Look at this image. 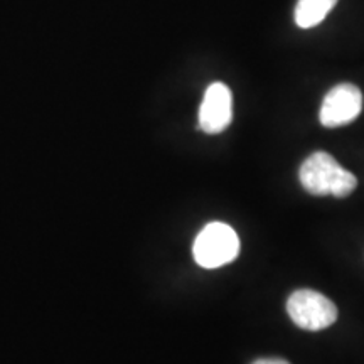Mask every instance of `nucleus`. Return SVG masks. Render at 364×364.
Instances as JSON below:
<instances>
[{
    "mask_svg": "<svg viewBox=\"0 0 364 364\" xmlns=\"http://www.w3.org/2000/svg\"><path fill=\"white\" fill-rule=\"evenodd\" d=\"M363 108V95L358 86L341 83L326 95L322 102L318 120L324 127L336 129L356 120Z\"/></svg>",
    "mask_w": 364,
    "mask_h": 364,
    "instance_id": "obj_4",
    "label": "nucleus"
},
{
    "mask_svg": "<svg viewBox=\"0 0 364 364\" xmlns=\"http://www.w3.org/2000/svg\"><path fill=\"white\" fill-rule=\"evenodd\" d=\"M253 364H290V363L280 358H263V359H258V361H255Z\"/></svg>",
    "mask_w": 364,
    "mask_h": 364,
    "instance_id": "obj_7",
    "label": "nucleus"
},
{
    "mask_svg": "<svg viewBox=\"0 0 364 364\" xmlns=\"http://www.w3.org/2000/svg\"><path fill=\"white\" fill-rule=\"evenodd\" d=\"M338 0H299L295 6V24L302 29H311L321 24Z\"/></svg>",
    "mask_w": 364,
    "mask_h": 364,
    "instance_id": "obj_6",
    "label": "nucleus"
},
{
    "mask_svg": "<svg viewBox=\"0 0 364 364\" xmlns=\"http://www.w3.org/2000/svg\"><path fill=\"white\" fill-rule=\"evenodd\" d=\"M300 184L309 194L346 198L356 189L358 179L353 172L343 169L327 152H314L300 166Z\"/></svg>",
    "mask_w": 364,
    "mask_h": 364,
    "instance_id": "obj_1",
    "label": "nucleus"
},
{
    "mask_svg": "<svg viewBox=\"0 0 364 364\" xmlns=\"http://www.w3.org/2000/svg\"><path fill=\"white\" fill-rule=\"evenodd\" d=\"M287 312L295 326L306 331H322L338 321V307L326 295L300 289L287 300Z\"/></svg>",
    "mask_w": 364,
    "mask_h": 364,
    "instance_id": "obj_3",
    "label": "nucleus"
},
{
    "mask_svg": "<svg viewBox=\"0 0 364 364\" xmlns=\"http://www.w3.org/2000/svg\"><path fill=\"white\" fill-rule=\"evenodd\" d=\"M233 120V97L225 83H213L204 93L199 108V127L209 135L221 134Z\"/></svg>",
    "mask_w": 364,
    "mask_h": 364,
    "instance_id": "obj_5",
    "label": "nucleus"
},
{
    "mask_svg": "<svg viewBox=\"0 0 364 364\" xmlns=\"http://www.w3.org/2000/svg\"><path fill=\"white\" fill-rule=\"evenodd\" d=\"M238 253V235L225 223H209L194 240V260L203 268H220L233 262Z\"/></svg>",
    "mask_w": 364,
    "mask_h": 364,
    "instance_id": "obj_2",
    "label": "nucleus"
}]
</instances>
